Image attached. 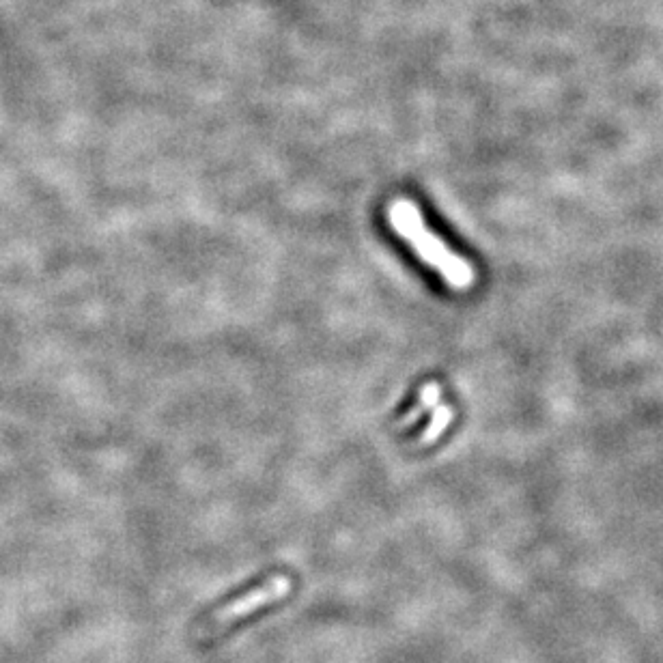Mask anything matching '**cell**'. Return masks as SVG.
<instances>
[{"label": "cell", "mask_w": 663, "mask_h": 663, "mask_svg": "<svg viewBox=\"0 0 663 663\" xmlns=\"http://www.w3.org/2000/svg\"><path fill=\"white\" fill-rule=\"evenodd\" d=\"M388 222L394 233L403 237L416 255L446 280L448 287L468 291L476 285L472 263L459 257L455 250H450L444 239L429 229L420 207L414 201L394 199L388 205Z\"/></svg>", "instance_id": "2"}, {"label": "cell", "mask_w": 663, "mask_h": 663, "mask_svg": "<svg viewBox=\"0 0 663 663\" xmlns=\"http://www.w3.org/2000/svg\"><path fill=\"white\" fill-rule=\"evenodd\" d=\"M295 580L289 573H272L261 577L255 584L246 586L235 595L211 605L194 620L192 640L196 644H216L231 636L248 620L274 610V605L291 597Z\"/></svg>", "instance_id": "1"}, {"label": "cell", "mask_w": 663, "mask_h": 663, "mask_svg": "<svg viewBox=\"0 0 663 663\" xmlns=\"http://www.w3.org/2000/svg\"><path fill=\"white\" fill-rule=\"evenodd\" d=\"M453 420H455V409L446 405V403H440L437 405L433 412H431V422H429V427L422 431V435L416 440V446H431L435 444L437 440H440V437L444 435V431L453 425Z\"/></svg>", "instance_id": "4"}, {"label": "cell", "mask_w": 663, "mask_h": 663, "mask_svg": "<svg viewBox=\"0 0 663 663\" xmlns=\"http://www.w3.org/2000/svg\"><path fill=\"white\" fill-rule=\"evenodd\" d=\"M442 403V386L437 384V382H429L422 386L420 390V397H418V403L409 409V412L401 418L399 422V427L405 429V427H412L416 425V422L420 420L422 414H427V412H433V409Z\"/></svg>", "instance_id": "3"}]
</instances>
